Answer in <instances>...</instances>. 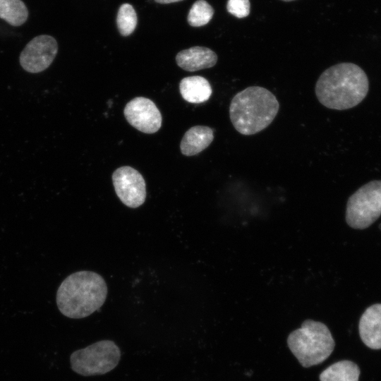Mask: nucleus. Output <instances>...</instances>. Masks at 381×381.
<instances>
[{"mask_svg": "<svg viewBox=\"0 0 381 381\" xmlns=\"http://www.w3.org/2000/svg\"><path fill=\"white\" fill-rule=\"evenodd\" d=\"M369 82L364 71L352 63H340L324 71L315 84V95L325 107L351 109L368 94Z\"/></svg>", "mask_w": 381, "mask_h": 381, "instance_id": "nucleus-1", "label": "nucleus"}, {"mask_svg": "<svg viewBox=\"0 0 381 381\" xmlns=\"http://www.w3.org/2000/svg\"><path fill=\"white\" fill-rule=\"evenodd\" d=\"M107 296L103 277L92 271H79L68 276L56 292L59 311L69 318L87 317L99 310Z\"/></svg>", "mask_w": 381, "mask_h": 381, "instance_id": "nucleus-2", "label": "nucleus"}, {"mask_svg": "<svg viewBox=\"0 0 381 381\" xmlns=\"http://www.w3.org/2000/svg\"><path fill=\"white\" fill-rule=\"evenodd\" d=\"M279 109L277 97L267 89L248 87L236 93L229 105V117L235 129L250 135L266 128Z\"/></svg>", "mask_w": 381, "mask_h": 381, "instance_id": "nucleus-3", "label": "nucleus"}, {"mask_svg": "<svg viewBox=\"0 0 381 381\" xmlns=\"http://www.w3.org/2000/svg\"><path fill=\"white\" fill-rule=\"evenodd\" d=\"M288 346L305 368L319 364L334 350V341L327 327L318 321L305 320L287 339Z\"/></svg>", "mask_w": 381, "mask_h": 381, "instance_id": "nucleus-4", "label": "nucleus"}, {"mask_svg": "<svg viewBox=\"0 0 381 381\" xmlns=\"http://www.w3.org/2000/svg\"><path fill=\"white\" fill-rule=\"evenodd\" d=\"M121 351L112 341L102 340L72 353L70 362L72 370L81 375H103L119 363Z\"/></svg>", "mask_w": 381, "mask_h": 381, "instance_id": "nucleus-5", "label": "nucleus"}, {"mask_svg": "<svg viewBox=\"0 0 381 381\" xmlns=\"http://www.w3.org/2000/svg\"><path fill=\"white\" fill-rule=\"evenodd\" d=\"M381 215V180L358 189L347 202L346 221L353 229H364Z\"/></svg>", "mask_w": 381, "mask_h": 381, "instance_id": "nucleus-6", "label": "nucleus"}, {"mask_svg": "<svg viewBox=\"0 0 381 381\" xmlns=\"http://www.w3.org/2000/svg\"><path fill=\"white\" fill-rule=\"evenodd\" d=\"M115 192L127 207L136 208L146 199V184L141 174L129 166L116 169L112 174Z\"/></svg>", "mask_w": 381, "mask_h": 381, "instance_id": "nucleus-7", "label": "nucleus"}, {"mask_svg": "<svg viewBox=\"0 0 381 381\" xmlns=\"http://www.w3.org/2000/svg\"><path fill=\"white\" fill-rule=\"evenodd\" d=\"M58 51L56 40L49 35H39L30 40L20 55V64L29 73H40L47 69Z\"/></svg>", "mask_w": 381, "mask_h": 381, "instance_id": "nucleus-8", "label": "nucleus"}, {"mask_svg": "<svg viewBox=\"0 0 381 381\" xmlns=\"http://www.w3.org/2000/svg\"><path fill=\"white\" fill-rule=\"evenodd\" d=\"M127 121L145 133H156L162 126V114L148 98L137 97L128 102L123 110Z\"/></svg>", "mask_w": 381, "mask_h": 381, "instance_id": "nucleus-9", "label": "nucleus"}, {"mask_svg": "<svg viewBox=\"0 0 381 381\" xmlns=\"http://www.w3.org/2000/svg\"><path fill=\"white\" fill-rule=\"evenodd\" d=\"M359 333L363 343L370 349H381V304L368 307L359 321Z\"/></svg>", "mask_w": 381, "mask_h": 381, "instance_id": "nucleus-10", "label": "nucleus"}, {"mask_svg": "<svg viewBox=\"0 0 381 381\" xmlns=\"http://www.w3.org/2000/svg\"><path fill=\"white\" fill-rule=\"evenodd\" d=\"M177 65L187 71H196L215 66L217 56L205 47H193L179 52L176 56Z\"/></svg>", "mask_w": 381, "mask_h": 381, "instance_id": "nucleus-11", "label": "nucleus"}, {"mask_svg": "<svg viewBox=\"0 0 381 381\" xmlns=\"http://www.w3.org/2000/svg\"><path fill=\"white\" fill-rule=\"evenodd\" d=\"M214 139V131L205 126H195L184 134L180 144L181 152L186 156L195 155L207 148Z\"/></svg>", "mask_w": 381, "mask_h": 381, "instance_id": "nucleus-12", "label": "nucleus"}, {"mask_svg": "<svg viewBox=\"0 0 381 381\" xmlns=\"http://www.w3.org/2000/svg\"><path fill=\"white\" fill-rule=\"evenodd\" d=\"M182 97L188 102L199 104L210 97L212 90L209 81L200 75L183 78L179 83Z\"/></svg>", "mask_w": 381, "mask_h": 381, "instance_id": "nucleus-13", "label": "nucleus"}, {"mask_svg": "<svg viewBox=\"0 0 381 381\" xmlns=\"http://www.w3.org/2000/svg\"><path fill=\"white\" fill-rule=\"evenodd\" d=\"M360 375V369L353 362L350 361H341L337 362L327 369L320 375V381H358Z\"/></svg>", "mask_w": 381, "mask_h": 381, "instance_id": "nucleus-14", "label": "nucleus"}, {"mask_svg": "<svg viewBox=\"0 0 381 381\" xmlns=\"http://www.w3.org/2000/svg\"><path fill=\"white\" fill-rule=\"evenodd\" d=\"M28 16L27 7L21 0H0V18L10 25H21Z\"/></svg>", "mask_w": 381, "mask_h": 381, "instance_id": "nucleus-15", "label": "nucleus"}, {"mask_svg": "<svg viewBox=\"0 0 381 381\" xmlns=\"http://www.w3.org/2000/svg\"><path fill=\"white\" fill-rule=\"evenodd\" d=\"M213 14L212 7L206 1L198 0L189 11L188 23L193 27H200L208 23Z\"/></svg>", "mask_w": 381, "mask_h": 381, "instance_id": "nucleus-16", "label": "nucleus"}, {"mask_svg": "<svg viewBox=\"0 0 381 381\" xmlns=\"http://www.w3.org/2000/svg\"><path fill=\"white\" fill-rule=\"evenodd\" d=\"M116 24L120 34L123 36H128L134 31L137 25V15L131 4H123L120 6Z\"/></svg>", "mask_w": 381, "mask_h": 381, "instance_id": "nucleus-17", "label": "nucleus"}, {"mask_svg": "<svg viewBox=\"0 0 381 381\" xmlns=\"http://www.w3.org/2000/svg\"><path fill=\"white\" fill-rule=\"evenodd\" d=\"M226 9L231 15L242 18L250 13L249 0H228Z\"/></svg>", "mask_w": 381, "mask_h": 381, "instance_id": "nucleus-18", "label": "nucleus"}, {"mask_svg": "<svg viewBox=\"0 0 381 381\" xmlns=\"http://www.w3.org/2000/svg\"><path fill=\"white\" fill-rule=\"evenodd\" d=\"M157 3L159 4H170L174 2H177L183 0H155Z\"/></svg>", "mask_w": 381, "mask_h": 381, "instance_id": "nucleus-19", "label": "nucleus"}, {"mask_svg": "<svg viewBox=\"0 0 381 381\" xmlns=\"http://www.w3.org/2000/svg\"><path fill=\"white\" fill-rule=\"evenodd\" d=\"M282 1H294V0H282Z\"/></svg>", "mask_w": 381, "mask_h": 381, "instance_id": "nucleus-20", "label": "nucleus"}]
</instances>
